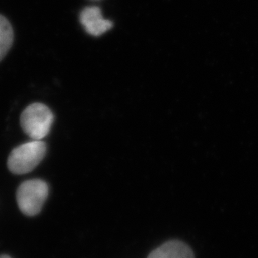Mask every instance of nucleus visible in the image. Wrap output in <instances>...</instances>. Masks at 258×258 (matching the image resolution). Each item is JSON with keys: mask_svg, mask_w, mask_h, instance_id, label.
Instances as JSON below:
<instances>
[{"mask_svg": "<svg viewBox=\"0 0 258 258\" xmlns=\"http://www.w3.org/2000/svg\"><path fill=\"white\" fill-rule=\"evenodd\" d=\"M49 195V186L39 179L26 180L18 188L17 202L20 211L29 217L41 212Z\"/></svg>", "mask_w": 258, "mask_h": 258, "instance_id": "7ed1b4c3", "label": "nucleus"}, {"mask_svg": "<svg viewBox=\"0 0 258 258\" xmlns=\"http://www.w3.org/2000/svg\"><path fill=\"white\" fill-rule=\"evenodd\" d=\"M80 21L88 34L93 36H100L113 27V23L104 19L101 10L96 6L85 8L80 15Z\"/></svg>", "mask_w": 258, "mask_h": 258, "instance_id": "20e7f679", "label": "nucleus"}, {"mask_svg": "<svg viewBox=\"0 0 258 258\" xmlns=\"http://www.w3.org/2000/svg\"><path fill=\"white\" fill-rule=\"evenodd\" d=\"M0 258H11L10 256H8V255H1L0 256Z\"/></svg>", "mask_w": 258, "mask_h": 258, "instance_id": "0eeeda50", "label": "nucleus"}, {"mask_svg": "<svg viewBox=\"0 0 258 258\" xmlns=\"http://www.w3.org/2000/svg\"><path fill=\"white\" fill-rule=\"evenodd\" d=\"M14 40V32L9 20L0 15V61L5 58Z\"/></svg>", "mask_w": 258, "mask_h": 258, "instance_id": "423d86ee", "label": "nucleus"}, {"mask_svg": "<svg viewBox=\"0 0 258 258\" xmlns=\"http://www.w3.org/2000/svg\"><path fill=\"white\" fill-rule=\"evenodd\" d=\"M54 122V115L47 105L34 103L29 105L20 116L24 132L32 139L40 141L49 134Z\"/></svg>", "mask_w": 258, "mask_h": 258, "instance_id": "f03ea898", "label": "nucleus"}, {"mask_svg": "<svg viewBox=\"0 0 258 258\" xmlns=\"http://www.w3.org/2000/svg\"><path fill=\"white\" fill-rule=\"evenodd\" d=\"M46 144L34 140L17 146L8 158V168L15 175H23L33 171L44 159Z\"/></svg>", "mask_w": 258, "mask_h": 258, "instance_id": "f257e3e1", "label": "nucleus"}, {"mask_svg": "<svg viewBox=\"0 0 258 258\" xmlns=\"http://www.w3.org/2000/svg\"><path fill=\"white\" fill-rule=\"evenodd\" d=\"M148 258H195L190 246L180 241H170L155 249Z\"/></svg>", "mask_w": 258, "mask_h": 258, "instance_id": "39448f33", "label": "nucleus"}]
</instances>
